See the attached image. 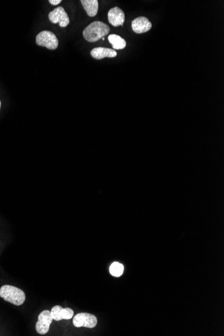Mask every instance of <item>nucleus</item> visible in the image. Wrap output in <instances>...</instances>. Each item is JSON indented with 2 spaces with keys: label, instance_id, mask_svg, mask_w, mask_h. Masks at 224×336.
I'll return each instance as SVG.
<instances>
[{
  "label": "nucleus",
  "instance_id": "f257e3e1",
  "mask_svg": "<svg viewBox=\"0 0 224 336\" xmlns=\"http://www.w3.org/2000/svg\"><path fill=\"white\" fill-rule=\"evenodd\" d=\"M110 28L108 25L102 22L95 21L90 23L84 29V39L90 43L96 42L109 34Z\"/></svg>",
  "mask_w": 224,
  "mask_h": 336
},
{
  "label": "nucleus",
  "instance_id": "f03ea898",
  "mask_svg": "<svg viewBox=\"0 0 224 336\" xmlns=\"http://www.w3.org/2000/svg\"><path fill=\"white\" fill-rule=\"evenodd\" d=\"M0 297L5 301L12 303L16 306H20L24 303L26 294L22 290L11 285H3L0 289Z\"/></svg>",
  "mask_w": 224,
  "mask_h": 336
},
{
  "label": "nucleus",
  "instance_id": "7ed1b4c3",
  "mask_svg": "<svg viewBox=\"0 0 224 336\" xmlns=\"http://www.w3.org/2000/svg\"><path fill=\"white\" fill-rule=\"evenodd\" d=\"M36 43L39 46L46 47L50 50H55L59 45L55 34L48 30L40 32L36 38Z\"/></svg>",
  "mask_w": 224,
  "mask_h": 336
},
{
  "label": "nucleus",
  "instance_id": "20e7f679",
  "mask_svg": "<svg viewBox=\"0 0 224 336\" xmlns=\"http://www.w3.org/2000/svg\"><path fill=\"white\" fill-rule=\"evenodd\" d=\"M97 317L90 314H78L73 318V325L76 328L86 327L88 328H93L97 326Z\"/></svg>",
  "mask_w": 224,
  "mask_h": 336
},
{
  "label": "nucleus",
  "instance_id": "39448f33",
  "mask_svg": "<svg viewBox=\"0 0 224 336\" xmlns=\"http://www.w3.org/2000/svg\"><path fill=\"white\" fill-rule=\"evenodd\" d=\"M52 319L51 314L49 310H45L40 314L37 324H36V330L39 334L44 335L49 331L50 326L51 324Z\"/></svg>",
  "mask_w": 224,
  "mask_h": 336
},
{
  "label": "nucleus",
  "instance_id": "423d86ee",
  "mask_svg": "<svg viewBox=\"0 0 224 336\" xmlns=\"http://www.w3.org/2000/svg\"><path fill=\"white\" fill-rule=\"evenodd\" d=\"M48 19L52 23H59L61 27L67 26L70 22L69 18L63 7H58L48 14Z\"/></svg>",
  "mask_w": 224,
  "mask_h": 336
},
{
  "label": "nucleus",
  "instance_id": "0eeeda50",
  "mask_svg": "<svg viewBox=\"0 0 224 336\" xmlns=\"http://www.w3.org/2000/svg\"><path fill=\"white\" fill-rule=\"evenodd\" d=\"M50 314L53 320L61 321L71 319L73 317L74 312L70 308H63L60 305H56L52 308Z\"/></svg>",
  "mask_w": 224,
  "mask_h": 336
},
{
  "label": "nucleus",
  "instance_id": "6e6552de",
  "mask_svg": "<svg viewBox=\"0 0 224 336\" xmlns=\"http://www.w3.org/2000/svg\"><path fill=\"white\" fill-rule=\"evenodd\" d=\"M108 17L109 22L115 27L122 26L125 22V14L118 7L112 8L108 12Z\"/></svg>",
  "mask_w": 224,
  "mask_h": 336
},
{
  "label": "nucleus",
  "instance_id": "1a4fd4ad",
  "mask_svg": "<svg viewBox=\"0 0 224 336\" xmlns=\"http://www.w3.org/2000/svg\"><path fill=\"white\" fill-rule=\"evenodd\" d=\"M132 28L136 34L145 33L152 28V23L146 17L137 18L132 22Z\"/></svg>",
  "mask_w": 224,
  "mask_h": 336
},
{
  "label": "nucleus",
  "instance_id": "9d476101",
  "mask_svg": "<svg viewBox=\"0 0 224 336\" xmlns=\"http://www.w3.org/2000/svg\"><path fill=\"white\" fill-rule=\"evenodd\" d=\"M91 57L94 59L100 60L104 58H114L117 56V52L115 50L110 49V48H104V47H97L93 48L91 51Z\"/></svg>",
  "mask_w": 224,
  "mask_h": 336
},
{
  "label": "nucleus",
  "instance_id": "9b49d317",
  "mask_svg": "<svg viewBox=\"0 0 224 336\" xmlns=\"http://www.w3.org/2000/svg\"><path fill=\"white\" fill-rule=\"evenodd\" d=\"M81 3L88 16L94 17L97 15L99 7L97 0H81Z\"/></svg>",
  "mask_w": 224,
  "mask_h": 336
},
{
  "label": "nucleus",
  "instance_id": "f8f14e48",
  "mask_svg": "<svg viewBox=\"0 0 224 336\" xmlns=\"http://www.w3.org/2000/svg\"><path fill=\"white\" fill-rule=\"evenodd\" d=\"M108 41L114 50L124 49L126 46L125 40L116 34H111L108 37Z\"/></svg>",
  "mask_w": 224,
  "mask_h": 336
},
{
  "label": "nucleus",
  "instance_id": "ddd939ff",
  "mask_svg": "<svg viewBox=\"0 0 224 336\" xmlns=\"http://www.w3.org/2000/svg\"><path fill=\"white\" fill-rule=\"evenodd\" d=\"M124 270V265L118 263V262H114V263H112L110 267V274L112 276H115V277H120V276H122Z\"/></svg>",
  "mask_w": 224,
  "mask_h": 336
},
{
  "label": "nucleus",
  "instance_id": "4468645a",
  "mask_svg": "<svg viewBox=\"0 0 224 336\" xmlns=\"http://www.w3.org/2000/svg\"><path fill=\"white\" fill-rule=\"evenodd\" d=\"M61 1V0H49V2L54 5L59 4Z\"/></svg>",
  "mask_w": 224,
  "mask_h": 336
},
{
  "label": "nucleus",
  "instance_id": "2eb2a0df",
  "mask_svg": "<svg viewBox=\"0 0 224 336\" xmlns=\"http://www.w3.org/2000/svg\"><path fill=\"white\" fill-rule=\"evenodd\" d=\"M0 108H1V102H0Z\"/></svg>",
  "mask_w": 224,
  "mask_h": 336
}]
</instances>
